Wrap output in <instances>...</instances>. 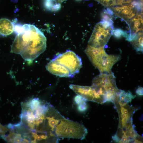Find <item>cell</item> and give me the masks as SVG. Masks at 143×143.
Instances as JSON below:
<instances>
[{"instance_id":"d4e9b609","label":"cell","mask_w":143,"mask_h":143,"mask_svg":"<svg viewBox=\"0 0 143 143\" xmlns=\"http://www.w3.org/2000/svg\"><path fill=\"white\" fill-rule=\"evenodd\" d=\"M23 142L24 143H29L30 142L29 140L25 138H24L23 139Z\"/></svg>"},{"instance_id":"cb8c5ba5","label":"cell","mask_w":143,"mask_h":143,"mask_svg":"<svg viewBox=\"0 0 143 143\" xmlns=\"http://www.w3.org/2000/svg\"><path fill=\"white\" fill-rule=\"evenodd\" d=\"M136 92L138 95H143V88L141 87H139L136 90Z\"/></svg>"},{"instance_id":"5b68a950","label":"cell","mask_w":143,"mask_h":143,"mask_svg":"<svg viewBox=\"0 0 143 143\" xmlns=\"http://www.w3.org/2000/svg\"><path fill=\"white\" fill-rule=\"evenodd\" d=\"M88 133L83 124L62 117L54 128V133L56 138H69L82 140Z\"/></svg>"},{"instance_id":"603a6c76","label":"cell","mask_w":143,"mask_h":143,"mask_svg":"<svg viewBox=\"0 0 143 143\" xmlns=\"http://www.w3.org/2000/svg\"><path fill=\"white\" fill-rule=\"evenodd\" d=\"M74 101L75 103L78 105L86 101L81 96L78 95L74 97Z\"/></svg>"},{"instance_id":"d6986e66","label":"cell","mask_w":143,"mask_h":143,"mask_svg":"<svg viewBox=\"0 0 143 143\" xmlns=\"http://www.w3.org/2000/svg\"><path fill=\"white\" fill-rule=\"evenodd\" d=\"M112 34L117 38H119L122 36L125 37L127 39L128 37V34L120 29H117L113 30Z\"/></svg>"},{"instance_id":"277c9868","label":"cell","mask_w":143,"mask_h":143,"mask_svg":"<svg viewBox=\"0 0 143 143\" xmlns=\"http://www.w3.org/2000/svg\"><path fill=\"white\" fill-rule=\"evenodd\" d=\"M85 52L95 67L100 73L112 72L113 66L120 59L119 55H109L105 52L104 47H95L88 45Z\"/></svg>"},{"instance_id":"44dd1931","label":"cell","mask_w":143,"mask_h":143,"mask_svg":"<svg viewBox=\"0 0 143 143\" xmlns=\"http://www.w3.org/2000/svg\"><path fill=\"white\" fill-rule=\"evenodd\" d=\"M133 0H116V5L119 6H124L130 3Z\"/></svg>"},{"instance_id":"2e32d148","label":"cell","mask_w":143,"mask_h":143,"mask_svg":"<svg viewBox=\"0 0 143 143\" xmlns=\"http://www.w3.org/2000/svg\"><path fill=\"white\" fill-rule=\"evenodd\" d=\"M66 0H45V5L47 8L51 10L56 4H60Z\"/></svg>"},{"instance_id":"ac0fdd59","label":"cell","mask_w":143,"mask_h":143,"mask_svg":"<svg viewBox=\"0 0 143 143\" xmlns=\"http://www.w3.org/2000/svg\"><path fill=\"white\" fill-rule=\"evenodd\" d=\"M40 102L38 98H34L27 104L28 106L32 111L35 109L40 105Z\"/></svg>"},{"instance_id":"8fae6325","label":"cell","mask_w":143,"mask_h":143,"mask_svg":"<svg viewBox=\"0 0 143 143\" xmlns=\"http://www.w3.org/2000/svg\"><path fill=\"white\" fill-rule=\"evenodd\" d=\"M77 95L81 96L85 101H93L94 95L91 86L70 84L69 86Z\"/></svg>"},{"instance_id":"ba28073f","label":"cell","mask_w":143,"mask_h":143,"mask_svg":"<svg viewBox=\"0 0 143 143\" xmlns=\"http://www.w3.org/2000/svg\"><path fill=\"white\" fill-rule=\"evenodd\" d=\"M112 10L116 15L127 21L136 15L142 14V2L133 0L128 5L114 7Z\"/></svg>"},{"instance_id":"ffe728a7","label":"cell","mask_w":143,"mask_h":143,"mask_svg":"<svg viewBox=\"0 0 143 143\" xmlns=\"http://www.w3.org/2000/svg\"><path fill=\"white\" fill-rule=\"evenodd\" d=\"M87 105L86 102V101L82 102L78 105V110L80 112L84 111L87 108Z\"/></svg>"},{"instance_id":"7a4b0ae2","label":"cell","mask_w":143,"mask_h":143,"mask_svg":"<svg viewBox=\"0 0 143 143\" xmlns=\"http://www.w3.org/2000/svg\"><path fill=\"white\" fill-rule=\"evenodd\" d=\"M119 116V124L117 131L113 137L115 142L129 143L138 140L141 136L135 130L133 123L132 116L138 108L129 105L128 104H114Z\"/></svg>"},{"instance_id":"6da1fadb","label":"cell","mask_w":143,"mask_h":143,"mask_svg":"<svg viewBox=\"0 0 143 143\" xmlns=\"http://www.w3.org/2000/svg\"><path fill=\"white\" fill-rule=\"evenodd\" d=\"M46 42L44 34L38 28L25 24L16 37L11 52L20 54L25 60L32 61L45 51Z\"/></svg>"},{"instance_id":"e0dca14e","label":"cell","mask_w":143,"mask_h":143,"mask_svg":"<svg viewBox=\"0 0 143 143\" xmlns=\"http://www.w3.org/2000/svg\"><path fill=\"white\" fill-rule=\"evenodd\" d=\"M105 7H113L116 5V0H95Z\"/></svg>"},{"instance_id":"9c48e42d","label":"cell","mask_w":143,"mask_h":143,"mask_svg":"<svg viewBox=\"0 0 143 143\" xmlns=\"http://www.w3.org/2000/svg\"><path fill=\"white\" fill-rule=\"evenodd\" d=\"M129 27L130 33L128 34L127 39L131 42L138 33L142 32V14L136 15L129 20L127 21Z\"/></svg>"},{"instance_id":"7402d4cb","label":"cell","mask_w":143,"mask_h":143,"mask_svg":"<svg viewBox=\"0 0 143 143\" xmlns=\"http://www.w3.org/2000/svg\"><path fill=\"white\" fill-rule=\"evenodd\" d=\"M22 138L20 134H15L13 138V142L21 143L22 142Z\"/></svg>"},{"instance_id":"30bf717a","label":"cell","mask_w":143,"mask_h":143,"mask_svg":"<svg viewBox=\"0 0 143 143\" xmlns=\"http://www.w3.org/2000/svg\"><path fill=\"white\" fill-rule=\"evenodd\" d=\"M46 68L51 73L60 77H73L68 70L52 60L47 64Z\"/></svg>"},{"instance_id":"5bb4252c","label":"cell","mask_w":143,"mask_h":143,"mask_svg":"<svg viewBox=\"0 0 143 143\" xmlns=\"http://www.w3.org/2000/svg\"><path fill=\"white\" fill-rule=\"evenodd\" d=\"M136 50L138 52L143 51V33L141 32L137 34L131 41Z\"/></svg>"},{"instance_id":"52a82bcc","label":"cell","mask_w":143,"mask_h":143,"mask_svg":"<svg viewBox=\"0 0 143 143\" xmlns=\"http://www.w3.org/2000/svg\"><path fill=\"white\" fill-rule=\"evenodd\" d=\"M52 60L68 70L73 77L79 72L82 66L81 58L70 50L56 55Z\"/></svg>"},{"instance_id":"4fadbf2b","label":"cell","mask_w":143,"mask_h":143,"mask_svg":"<svg viewBox=\"0 0 143 143\" xmlns=\"http://www.w3.org/2000/svg\"><path fill=\"white\" fill-rule=\"evenodd\" d=\"M136 96L133 95L130 91L126 92L121 90L117 101L120 105H124L131 102L132 100Z\"/></svg>"},{"instance_id":"9a60e30c","label":"cell","mask_w":143,"mask_h":143,"mask_svg":"<svg viewBox=\"0 0 143 143\" xmlns=\"http://www.w3.org/2000/svg\"><path fill=\"white\" fill-rule=\"evenodd\" d=\"M114 13L113 10L110 8L104 10L101 14V21L113 23L112 18Z\"/></svg>"},{"instance_id":"7c38bea8","label":"cell","mask_w":143,"mask_h":143,"mask_svg":"<svg viewBox=\"0 0 143 143\" xmlns=\"http://www.w3.org/2000/svg\"><path fill=\"white\" fill-rule=\"evenodd\" d=\"M14 30V25L9 19L2 18L0 19V33L3 35L11 34Z\"/></svg>"},{"instance_id":"8992f818","label":"cell","mask_w":143,"mask_h":143,"mask_svg":"<svg viewBox=\"0 0 143 143\" xmlns=\"http://www.w3.org/2000/svg\"><path fill=\"white\" fill-rule=\"evenodd\" d=\"M113 27V23L107 21L98 23L88 41V45L95 47H104L112 34Z\"/></svg>"},{"instance_id":"3957f363","label":"cell","mask_w":143,"mask_h":143,"mask_svg":"<svg viewBox=\"0 0 143 143\" xmlns=\"http://www.w3.org/2000/svg\"><path fill=\"white\" fill-rule=\"evenodd\" d=\"M95 101L100 104L113 103L117 99L121 90L117 88L114 74L100 73L94 78L91 86Z\"/></svg>"}]
</instances>
